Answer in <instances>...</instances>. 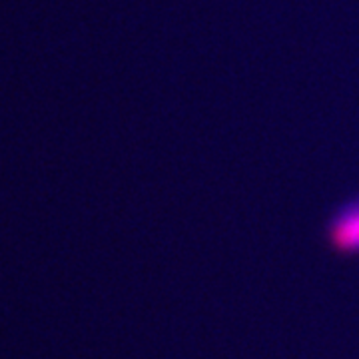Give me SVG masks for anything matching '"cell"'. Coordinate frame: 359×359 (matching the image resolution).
<instances>
[{
  "label": "cell",
  "instance_id": "cell-1",
  "mask_svg": "<svg viewBox=\"0 0 359 359\" xmlns=\"http://www.w3.org/2000/svg\"><path fill=\"white\" fill-rule=\"evenodd\" d=\"M330 240L341 252H359V196L347 200L330 219Z\"/></svg>",
  "mask_w": 359,
  "mask_h": 359
}]
</instances>
